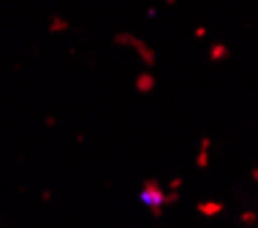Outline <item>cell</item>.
<instances>
[{
  "label": "cell",
  "mask_w": 258,
  "mask_h": 228,
  "mask_svg": "<svg viewBox=\"0 0 258 228\" xmlns=\"http://www.w3.org/2000/svg\"><path fill=\"white\" fill-rule=\"evenodd\" d=\"M139 201H142L147 209H152L155 215H160V209H163V204H171L177 201V190L169 193V196H163V190H160L158 182H147L142 188V193H139Z\"/></svg>",
  "instance_id": "cell-1"
},
{
  "label": "cell",
  "mask_w": 258,
  "mask_h": 228,
  "mask_svg": "<svg viewBox=\"0 0 258 228\" xmlns=\"http://www.w3.org/2000/svg\"><path fill=\"white\" fill-rule=\"evenodd\" d=\"M199 212H201V215H209V217H212V215H220V212H223V206H220V204L207 201V204H199Z\"/></svg>",
  "instance_id": "cell-2"
},
{
  "label": "cell",
  "mask_w": 258,
  "mask_h": 228,
  "mask_svg": "<svg viewBox=\"0 0 258 228\" xmlns=\"http://www.w3.org/2000/svg\"><path fill=\"white\" fill-rule=\"evenodd\" d=\"M253 177H255V182H258V169H255V171H253Z\"/></svg>",
  "instance_id": "cell-3"
}]
</instances>
